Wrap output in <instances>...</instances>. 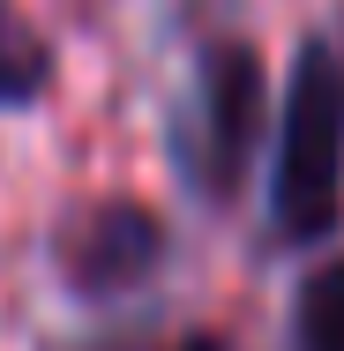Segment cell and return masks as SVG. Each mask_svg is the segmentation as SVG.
Instances as JSON below:
<instances>
[{"label":"cell","instance_id":"obj_1","mask_svg":"<svg viewBox=\"0 0 344 351\" xmlns=\"http://www.w3.org/2000/svg\"><path fill=\"white\" fill-rule=\"evenodd\" d=\"M344 224V53L307 38L292 60V90L277 112V165H270V239L322 247Z\"/></svg>","mask_w":344,"mask_h":351},{"label":"cell","instance_id":"obj_2","mask_svg":"<svg viewBox=\"0 0 344 351\" xmlns=\"http://www.w3.org/2000/svg\"><path fill=\"white\" fill-rule=\"evenodd\" d=\"M270 120V97H262V53L255 38H217L195 60V97H187V128L172 142L187 187L203 195L209 210L240 202L247 187V165H255V142Z\"/></svg>","mask_w":344,"mask_h":351},{"label":"cell","instance_id":"obj_3","mask_svg":"<svg viewBox=\"0 0 344 351\" xmlns=\"http://www.w3.org/2000/svg\"><path fill=\"white\" fill-rule=\"evenodd\" d=\"M53 262H60L75 299H120V291L157 277V262H165V217L150 202H135V195H98V202L60 217Z\"/></svg>","mask_w":344,"mask_h":351},{"label":"cell","instance_id":"obj_4","mask_svg":"<svg viewBox=\"0 0 344 351\" xmlns=\"http://www.w3.org/2000/svg\"><path fill=\"white\" fill-rule=\"evenodd\" d=\"M53 90V45L30 30L15 0H0V112H23Z\"/></svg>","mask_w":344,"mask_h":351},{"label":"cell","instance_id":"obj_5","mask_svg":"<svg viewBox=\"0 0 344 351\" xmlns=\"http://www.w3.org/2000/svg\"><path fill=\"white\" fill-rule=\"evenodd\" d=\"M292 351H344V254L292 291Z\"/></svg>","mask_w":344,"mask_h":351},{"label":"cell","instance_id":"obj_6","mask_svg":"<svg viewBox=\"0 0 344 351\" xmlns=\"http://www.w3.org/2000/svg\"><path fill=\"white\" fill-rule=\"evenodd\" d=\"M75 351H217L209 337H180V344H150V337H98V344H75Z\"/></svg>","mask_w":344,"mask_h":351}]
</instances>
